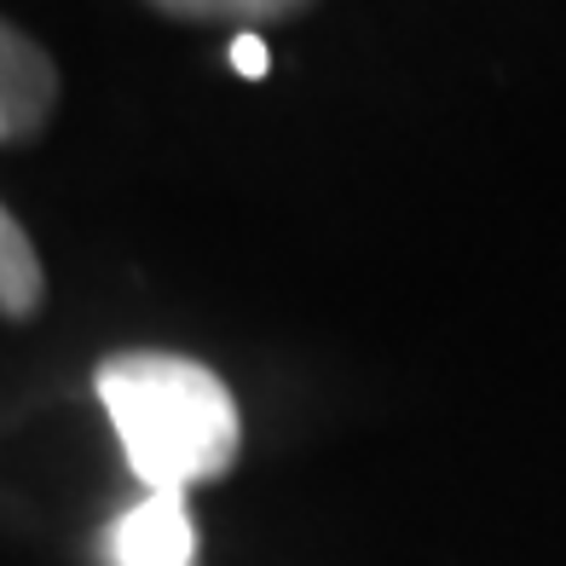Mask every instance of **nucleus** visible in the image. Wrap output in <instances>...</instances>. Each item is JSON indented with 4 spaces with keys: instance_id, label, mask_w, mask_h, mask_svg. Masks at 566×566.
<instances>
[{
    "instance_id": "39448f33",
    "label": "nucleus",
    "mask_w": 566,
    "mask_h": 566,
    "mask_svg": "<svg viewBox=\"0 0 566 566\" xmlns=\"http://www.w3.org/2000/svg\"><path fill=\"white\" fill-rule=\"evenodd\" d=\"M157 12L163 18H191V23H209V18H243V23H254V18H290L301 7H295V0H163Z\"/></svg>"
},
{
    "instance_id": "423d86ee",
    "label": "nucleus",
    "mask_w": 566,
    "mask_h": 566,
    "mask_svg": "<svg viewBox=\"0 0 566 566\" xmlns=\"http://www.w3.org/2000/svg\"><path fill=\"white\" fill-rule=\"evenodd\" d=\"M231 70H238L243 82H261L266 75V41L261 35H238L231 41Z\"/></svg>"
},
{
    "instance_id": "7ed1b4c3",
    "label": "nucleus",
    "mask_w": 566,
    "mask_h": 566,
    "mask_svg": "<svg viewBox=\"0 0 566 566\" xmlns=\"http://www.w3.org/2000/svg\"><path fill=\"white\" fill-rule=\"evenodd\" d=\"M59 111V64L18 23L0 18V145L35 139Z\"/></svg>"
},
{
    "instance_id": "f03ea898",
    "label": "nucleus",
    "mask_w": 566,
    "mask_h": 566,
    "mask_svg": "<svg viewBox=\"0 0 566 566\" xmlns=\"http://www.w3.org/2000/svg\"><path fill=\"white\" fill-rule=\"evenodd\" d=\"M98 549L111 566H197V521L186 492H145V503L105 526Z\"/></svg>"
},
{
    "instance_id": "20e7f679",
    "label": "nucleus",
    "mask_w": 566,
    "mask_h": 566,
    "mask_svg": "<svg viewBox=\"0 0 566 566\" xmlns=\"http://www.w3.org/2000/svg\"><path fill=\"white\" fill-rule=\"evenodd\" d=\"M46 295L41 254L30 243V231L12 220V209L0 202V318H30Z\"/></svg>"
},
{
    "instance_id": "f257e3e1",
    "label": "nucleus",
    "mask_w": 566,
    "mask_h": 566,
    "mask_svg": "<svg viewBox=\"0 0 566 566\" xmlns=\"http://www.w3.org/2000/svg\"><path fill=\"white\" fill-rule=\"evenodd\" d=\"M98 405L116 422L122 457L150 492H186L220 480L243 446V417L231 388L197 358L134 347L98 365Z\"/></svg>"
}]
</instances>
